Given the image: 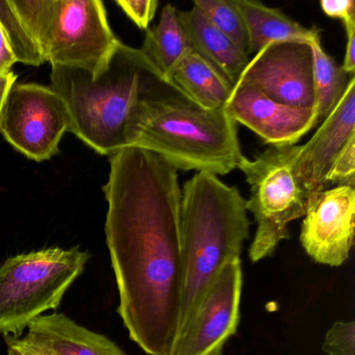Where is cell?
Here are the masks:
<instances>
[{
  "mask_svg": "<svg viewBox=\"0 0 355 355\" xmlns=\"http://www.w3.org/2000/svg\"><path fill=\"white\" fill-rule=\"evenodd\" d=\"M105 239L130 338L149 355H170L184 286L178 171L140 147L110 155Z\"/></svg>",
  "mask_w": 355,
  "mask_h": 355,
  "instance_id": "1",
  "label": "cell"
},
{
  "mask_svg": "<svg viewBox=\"0 0 355 355\" xmlns=\"http://www.w3.org/2000/svg\"><path fill=\"white\" fill-rule=\"evenodd\" d=\"M51 80L69 109V132L103 155L132 147L149 103L184 93L120 40L97 71L53 66Z\"/></svg>",
  "mask_w": 355,
  "mask_h": 355,
  "instance_id": "2",
  "label": "cell"
},
{
  "mask_svg": "<svg viewBox=\"0 0 355 355\" xmlns=\"http://www.w3.org/2000/svg\"><path fill=\"white\" fill-rule=\"evenodd\" d=\"M247 211L246 199L238 188L224 184L215 174L198 172L184 184L180 205L184 286L178 334L220 269L241 259L250 228Z\"/></svg>",
  "mask_w": 355,
  "mask_h": 355,
  "instance_id": "3",
  "label": "cell"
},
{
  "mask_svg": "<svg viewBox=\"0 0 355 355\" xmlns=\"http://www.w3.org/2000/svg\"><path fill=\"white\" fill-rule=\"evenodd\" d=\"M132 147L163 157L178 171L225 175L243 155L236 123L225 107L207 110L184 93L147 105Z\"/></svg>",
  "mask_w": 355,
  "mask_h": 355,
  "instance_id": "4",
  "label": "cell"
},
{
  "mask_svg": "<svg viewBox=\"0 0 355 355\" xmlns=\"http://www.w3.org/2000/svg\"><path fill=\"white\" fill-rule=\"evenodd\" d=\"M11 3L51 66L97 71L119 41L101 0H11Z\"/></svg>",
  "mask_w": 355,
  "mask_h": 355,
  "instance_id": "5",
  "label": "cell"
},
{
  "mask_svg": "<svg viewBox=\"0 0 355 355\" xmlns=\"http://www.w3.org/2000/svg\"><path fill=\"white\" fill-rule=\"evenodd\" d=\"M80 247L22 253L0 266V334L21 338L37 318L61 305L90 261Z\"/></svg>",
  "mask_w": 355,
  "mask_h": 355,
  "instance_id": "6",
  "label": "cell"
},
{
  "mask_svg": "<svg viewBox=\"0 0 355 355\" xmlns=\"http://www.w3.org/2000/svg\"><path fill=\"white\" fill-rule=\"evenodd\" d=\"M301 145L270 147L257 159L243 157L240 169L250 184L247 211L257 222L249 248L253 263L271 257L280 242L290 236L288 225L304 217L309 196L298 170Z\"/></svg>",
  "mask_w": 355,
  "mask_h": 355,
  "instance_id": "7",
  "label": "cell"
},
{
  "mask_svg": "<svg viewBox=\"0 0 355 355\" xmlns=\"http://www.w3.org/2000/svg\"><path fill=\"white\" fill-rule=\"evenodd\" d=\"M71 116L61 95L38 84L14 85L0 115L6 140L30 159L47 161L59 151Z\"/></svg>",
  "mask_w": 355,
  "mask_h": 355,
  "instance_id": "8",
  "label": "cell"
},
{
  "mask_svg": "<svg viewBox=\"0 0 355 355\" xmlns=\"http://www.w3.org/2000/svg\"><path fill=\"white\" fill-rule=\"evenodd\" d=\"M241 259L226 263L193 306L170 355H223L240 322Z\"/></svg>",
  "mask_w": 355,
  "mask_h": 355,
  "instance_id": "9",
  "label": "cell"
},
{
  "mask_svg": "<svg viewBox=\"0 0 355 355\" xmlns=\"http://www.w3.org/2000/svg\"><path fill=\"white\" fill-rule=\"evenodd\" d=\"M311 42L292 40L266 45L249 60L236 84L250 85L282 105L313 109L315 84Z\"/></svg>",
  "mask_w": 355,
  "mask_h": 355,
  "instance_id": "10",
  "label": "cell"
},
{
  "mask_svg": "<svg viewBox=\"0 0 355 355\" xmlns=\"http://www.w3.org/2000/svg\"><path fill=\"white\" fill-rule=\"evenodd\" d=\"M355 188L334 187L309 203L300 242L307 254L322 265L340 267L354 242Z\"/></svg>",
  "mask_w": 355,
  "mask_h": 355,
  "instance_id": "11",
  "label": "cell"
},
{
  "mask_svg": "<svg viewBox=\"0 0 355 355\" xmlns=\"http://www.w3.org/2000/svg\"><path fill=\"white\" fill-rule=\"evenodd\" d=\"M226 111L273 147L291 146L315 126L313 109H300L276 103L254 87L236 84Z\"/></svg>",
  "mask_w": 355,
  "mask_h": 355,
  "instance_id": "12",
  "label": "cell"
},
{
  "mask_svg": "<svg viewBox=\"0 0 355 355\" xmlns=\"http://www.w3.org/2000/svg\"><path fill=\"white\" fill-rule=\"evenodd\" d=\"M355 78L311 140L301 145L298 170L309 203L328 190L327 176L343 150L355 140Z\"/></svg>",
  "mask_w": 355,
  "mask_h": 355,
  "instance_id": "13",
  "label": "cell"
},
{
  "mask_svg": "<svg viewBox=\"0 0 355 355\" xmlns=\"http://www.w3.org/2000/svg\"><path fill=\"white\" fill-rule=\"evenodd\" d=\"M22 340L44 355H128L107 336L78 325L63 313L37 318Z\"/></svg>",
  "mask_w": 355,
  "mask_h": 355,
  "instance_id": "14",
  "label": "cell"
},
{
  "mask_svg": "<svg viewBox=\"0 0 355 355\" xmlns=\"http://www.w3.org/2000/svg\"><path fill=\"white\" fill-rule=\"evenodd\" d=\"M178 18L192 51L232 87L236 86L248 64V55L226 35L209 24L196 7H193L190 11H178Z\"/></svg>",
  "mask_w": 355,
  "mask_h": 355,
  "instance_id": "15",
  "label": "cell"
},
{
  "mask_svg": "<svg viewBox=\"0 0 355 355\" xmlns=\"http://www.w3.org/2000/svg\"><path fill=\"white\" fill-rule=\"evenodd\" d=\"M247 31V55L257 53L270 43L282 41H313L319 28H307L294 21L280 10L254 0H236Z\"/></svg>",
  "mask_w": 355,
  "mask_h": 355,
  "instance_id": "16",
  "label": "cell"
},
{
  "mask_svg": "<svg viewBox=\"0 0 355 355\" xmlns=\"http://www.w3.org/2000/svg\"><path fill=\"white\" fill-rule=\"evenodd\" d=\"M140 49L163 76L171 80L180 62L192 51L174 6L168 3L164 7L159 24L147 30Z\"/></svg>",
  "mask_w": 355,
  "mask_h": 355,
  "instance_id": "17",
  "label": "cell"
},
{
  "mask_svg": "<svg viewBox=\"0 0 355 355\" xmlns=\"http://www.w3.org/2000/svg\"><path fill=\"white\" fill-rule=\"evenodd\" d=\"M171 80L194 103L207 110L225 107L234 89L193 51L180 62Z\"/></svg>",
  "mask_w": 355,
  "mask_h": 355,
  "instance_id": "18",
  "label": "cell"
},
{
  "mask_svg": "<svg viewBox=\"0 0 355 355\" xmlns=\"http://www.w3.org/2000/svg\"><path fill=\"white\" fill-rule=\"evenodd\" d=\"M313 53L315 125L323 121L334 109L354 76L347 73L336 60L325 53L320 36L311 42Z\"/></svg>",
  "mask_w": 355,
  "mask_h": 355,
  "instance_id": "19",
  "label": "cell"
},
{
  "mask_svg": "<svg viewBox=\"0 0 355 355\" xmlns=\"http://www.w3.org/2000/svg\"><path fill=\"white\" fill-rule=\"evenodd\" d=\"M0 26L5 33L16 62L35 67L45 63L36 41L20 19L11 0H0Z\"/></svg>",
  "mask_w": 355,
  "mask_h": 355,
  "instance_id": "20",
  "label": "cell"
},
{
  "mask_svg": "<svg viewBox=\"0 0 355 355\" xmlns=\"http://www.w3.org/2000/svg\"><path fill=\"white\" fill-rule=\"evenodd\" d=\"M194 7L247 55L246 26L236 0H195Z\"/></svg>",
  "mask_w": 355,
  "mask_h": 355,
  "instance_id": "21",
  "label": "cell"
},
{
  "mask_svg": "<svg viewBox=\"0 0 355 355\" xmlns=\"http://www.w3.org/2000/svg\"><path fill=\"white\" fill-rule=\"evenodd\" d=\"M322 348L329 355H355L354 321H338L326 332Z\"/></svg>",
  "mask_w": 355,
  "mask_h": 355,
  "instance_id": "22",
  "label": "cell"
},
{
  "mask_svg": "<svg viewBox=\"0 0 355 355\" xmlns=\"http://www.w3.org/2000/svg\"><path fill=\"white\" fill-rule=\"evenodd\" d=\"M355 188V140L351 141L334 162L327 176V187Z\"/></svg>",
  "mask_w": 355,
  "mask_h": 355,
  "instance_id": "23",
  "label": "cell"
},
{
  "mask_svg": "<svg viewBox=\"0 0 355 355\" xmlns=\"http://www.w3.org/2000/svg\"><path fill=\"white\" fill-rule=\"evenodd\" d=\"M116 3L139 28L146 31L159 7L157 0H117Z\"/></svg>",
  "mask_w": 355,
  "mask_h": 355,
  "instance_id": "24",
  "label": "cell"
},
{
  "mask_svg": "<svg viewBox=\"0 0 355 355\" xmlns=\"http://www.w3.org/2000/svg\"><path fill=\"white\" fill-rule=\"evenodd\" d=\"M320 7L325 15L338 18L344 24L355 22V3L353 0H322Z\"/></svg>",
  "mask_w": 355,
  "mask_h": 355,
  "instance_id": "25",
  "label": "cell"
},
{
  "mask_svg": "<svg viewBox=\"0 0 355 355\" xmlns=\"http://www.w3.org/2000/svg\"><path fill=\"white\" fill-rule=\"evenodd\" d=\"M347 34L346 51H345L344 62H343L342 68L350 74L354 76L355 71V22H349L345 24Z\"/></svg>",
  "mask_w": 355,
  "mask_h": 355,
  "instance_id": "26",
  "label": "cell"
},
{
  "mask_svg": "<svg viewBox=\"0 0 355 355\" xmlns=\"http://www.w3.org/2000/svg\"><path fill=\"white\" fill-rule=\"evenodd\" d=\"M15 63V58L10 49L5 33L0 26V74L11 72L12 67Z\"/></svg>",
  "mask_w": 355,
  "mask_h": 355,
  "instance_id": "27",
  "label": "cell"
},
{
  "mask_svg": "<svg viewBox=\"0 0 355 355\" xmlns=\"http://www.w3.org/2000/svg\"><path fill=\"white\" fill-rule=\"evenodd\" d=\"M8 347V355H44L33 349L22 338H5Z\"/></svg>",
  "mask_w": 355,
  "mask_h": 355,
  "instance_id": "28",
  "label": "cell"
},
{
  "mask_svg": "<svg viewBox=\"0 0 355 355\" xmlns=\"http://www.w3.org/2000/svg\"><path fill=\"white\" fill-rule=\"evenodd\" d=\"M16 80H17V76L14 72L0 74V115L3 113L6 101H7L8 96H9L10 91L15 85Z\"/></svg>",
  "mask_w": 355,
  "mask_h": 355,
  "instance_id": "29",
  "label": "cell"
}]
</instances>
